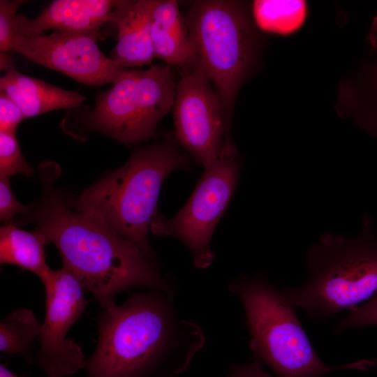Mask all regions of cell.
<instances>
[{
	"label": "cell",
	"instance_id": "obj_11",
	"mask_svg": "<svg viewBox=\"0 0 377 377\" xmlns=\"http://www.w3.org/2000/svg\"><path fill=\"white\" fill-rule=\"evenodd\" d=\"M97 37L96 31L16 35L13 52L80 83L98 87L112 84L126 68L102 52Z\"/></svg>",
	"mask_w": 377,
	"mask_h": 377
},
{
	"label": "cell",
	"instance_id": "obj_15",
	"mask_svg": "<svg viewBox=\"0 0 377 377\" xmlns=\"http://www.w3.org/2000/svg\"><path fill=\"white\" fill-rule=\"evenodd\" d=\"M155 0L133 1L117 22V42L109 58L123 68L150 65L156 58L151 34Z\"/></svg>",
	"mask_w": 377,
	"mask_h": 377
},
{
	"label": "cell",
	"instance_id": "obj_6",
	"mask_svg": "<svg viewBox=\"0 0 377 377\" xmlns=\"http://www.w3.org/2000/svg\"><path fill=\"white\" fill-rule=\"evenodd\" d=\"M194 66L219 93L228 126L237 92L255 54V34L243 5L235 1H195L184 15Z\"/></svg>",
	"mask_w": 377,
	"mask_h": 377
},
{
	"label": "cell",
	"instance_id": "obj_12",
	"mask_svg": "<svg viewBox=\"0 0 377 377\" xmlns=\"http://www.w3.org/2000/svg\"><path fill=\"white\" fill-rule=\"evenodd\" d=\"M132 2L131 0H55L32 20L22 14L17 15L15 36L38 35L47 30L98 31L106 22L117 24Z\"/></svg>",
	"mask_w": 377,
	"mask_h": 377
},
{
	"label": "cell",
	"instance_id": "obj_1",
	"mask_svg": "<svg viewBox=\"0 0 377 377\" xmlns=\"http://www.w3.org/2000/svg\"><path fill=\"white\" fill-rule=\"evenodd\" d=\"M172 293L150 289L102 308L87 377H148L159 371L175 377L185 371L205 337L198 324L179 318Z\"/></svg>",
	"mask_w": 377,
	"mask_h": 377
},
{
	"label": "cell",
	"instance_id": "obj_5",
	"mask_svg": "<svg viewBox=\"0 0 377 377\" xmlns=\"http://www.w3.org/2000/svg\"><path fill=\"white\" fill-rule=\"evenodd\" d=\"M246 315L250 348L278 377H323L332 371L363 369L370 362L341 366L323 362L313 348L293 307L260 277L241 276L230 283Z\"/></svg>",
	"mask_w": 377,
	"mask_h": 377
},
{
	"label": "cell",
	"instance_id": "obj_27",
	"mask_svg": "<svg viewBox=\"0 0 377 377\" xmlns=\"http://www.w3.org/2000/svg\"><path fill=\"white\" fill-rule=\"evenodd\" d=\"M376 360H377V358H376Z\"/></svg>",
	"mask_w": 377,
	"mask_h": 377
},
{
	"label": "cell",
	"instance_id": "obj_19",
	"mask_svg": "<svg viewBox=\"0 0 377 377\" xmlns=\"http://www.w3.org/2000/svg\"><path fill=\"white\" fill-rule=\"evenodd\" d=\"M34 170L24 158L15 133L0 131V175L31 177Z\"/></svg>",
	"mask_w": 377,
	"mask_h": 377
},
{
	"label": "cell",
	"instance_id": "obj_21",
	"mask_svg": "<svg viewBox=\"0 0 377 377\" xmlns=\"http://www.w3.org/2000/svg\"><path fill=\"white\" fill-rule=\"evenodd\" d=\"M31 208L20 203L12 191L8 177L0 175V219L5 224L12 223L17 214H27Z\"/></svg>",
	"mask_w": 377,
	"mask_h": 377
},
{
	"label": "cell",
	"instance_id": "obj_13",
	"mask_svg": "<svg viewBox=\"0 0 377 377\" xmlns=\"http://www.w3.org/2000/svg\"><path fill=\"white\" fill-rule=\"evenodd\" d=\"M0 77V91L21 108L26 118L47 112L79 106L85 97L19 72L13 65Z\"/></svg>",
	"mask_w": 377,
	"mask_h": 377
},
{
	"label": "cell",
	"instance_id": "obj_18",
	"mask_svg": "<svg viewBox=\"0 0 377 377\" xmlns=\"http://www.w3.org/2000/svg\"><path fill=\"white\" fill-rule=\"evenodd\" d=\"M256 24L263 31L288 34L303 24L306 15L304 1L257 0L253 4Z\"/></svg>",
	"mask_w": 377,
	"mask_h": 377
},
{
	"label": "cell",
	"instance_id": "obj_23",
	"mask_svg": "<svg viewBox=\"0 0 377 377\" xmlns=\"http://www.w3.org/2000/svg\"><path fill=\"white\" fill-rule=\"evenodd\" d=\"M25 118L20 106L0 91V131L15 133L17 126Z\"/></svg>",
	"mask_w": 377,
	"mask_h": 377
},
{
	"label": "cell",
	"instance_id": "obj_20",
	"mask_svg": "<svg viewBox=\"0 0 377 377\" xmlns=\"http://www.w3.org/2000/svg\"><path fill=\"white\" fill-rule=\"evenodd\" d=\"M21 0L0 1V50L2 53L13 52V44L15 36L16 11Z\"/></svg>",
	"mask_w": 377,
	"mask_h": 377
},
{
	"label": "cell",
	"instance_id": "obj_8",
	"mask_svg": "<svg viewBox=\"0 0 377 377\" xmlns=\"http://www.w3.org/2000/svg\"><path fill=\"white\" fill-rule=\"evenodd\" d=\"M239 163L234 145H225L217 161L205 169L194 192L173 217L156 216L151 230L157 235L179 239L198 268L208 267L214 258L209 242L235 189Z\"/></svg>",
	"mask_w": 377,
	"mask_h": 377
},
{
	"label": "cell",
	"instance_id": "obj_26",
	"mask_svg": "<svg viewBox=\"0 0 377 377\" xmlns=\"http://www.w3.org/2000/svg\"><path fill=\"white\" fill-rule=\"evenodd\" d=\"M0 377H19L11 371L8 369L5 366L0 365Z\"/></svg>",
	"mask_w": 377,
	"mask_h": 377
},
{
	"label": "cell",
	"instance_id": "obj_7",
	"mask_svg": "<svg viewBox=\"0 0 377 377\" xmlns=\"http://www.w3.org/2000/svg\"><path fill=\"white\" fill-rule=\"evenodd\" d=\"M177 82L171 66L126 68L96 96L87 126L126 145L151 138L173 107Z\"/></svg>",
	"mask_w": 377,
	"mask_h": 377
},
{
	"label": "cell",
	"instance_id": "obj_25",
	"mask_svg": "<svg viewBox=\"0 0 377 377\" xmlns=\"http://www.w3.org/2000/svg\"><path fill=\"white\" fill-rule=\"evenodd\" d=\"M0 58V66L1 71H6L8 67L13 65L11 63V58L8 53L1 52Z\"/></svg>",
	"mask_w": 377,
	"mask_h": 377
},
{
	"label": "cell",
	"instance_id": "obj_4",
	"mask_svg": "<svg viewBox=\"0 0 377 377\" xmlns=\"http://www.w3.org/2000/svg\"><path fill=\"white\" fill-rule=\"evenodd\" d=\"M306 281L280 291L293 307L325 320L377 294V234L369 215L359 232L346 237L325 232L306 253Z\"/></svg>",
	"mask_w": 377,
	"mask_h": 377
},
{
	"label": "cell",
	"instance_id": "obj_14",
	"mask_svg": "<svg viewBox=\"0 0 377 377\" xmlns=\"http://www.w3.org/2000/svg\"><path fill=\"white\" fill-rule=\"evenodd\" d=\"M151 34L156 58L170 66H194L191 39L177 1L155 0L151 15Z\"/></svg>",
	"mask_w": 377,
	"mask_h": 377
},
{
	"label": "cell",
	"instance_id": "obj_17",
	"mask_svg": "<svg viewBox=\"0 0 377 377\" xmlns=\"http://www.w3.org/2000/svg\"><path fill=\"white\" fill-rule=\"evenodd\" d=\"M41 327L42 323L31 309L13 310L0 322V351L20 355L27 362H32L31 348Z\"/></svg>",
	"mask_w": 377,
	"mask_h": 377
},
{
	"label": "cell",
	"instance_id": "obj_16",
	"mask_svg": "<svg viewBox=\"0 0 377 377\" xmlns=\"http://www.w3.org/2000/svg\"><path fill=\"white\" fill-rule=\"evenodd\" d=\"M50 243L39 228L34 232L13 223L0 229V263L20 267L40 278L49 268L45 261V245Z\"/></svg>",
	"mask_w": 377,
	"mask_h": 377
},
{
	"label": "cell",
	"instance_id": "obj_2",
	"mask_svg": "<svg viewBox=\"0 0 377 377\" xmlns=\"http://www.w3.org/2000/svg\"><path fill=\"white\" fill-rule=\"evenodd\" d=\"M57 247L63 263L101 308L115 304L120 292L143 287L173 293L145 253L94 219L68 209L58 195L44 193L32 215Z\"/></svg>",
	"mask_w": 377,
	"mask_h": 377
},
{
	"label": "cell",
	"instance_id": "obj_3",
	"mask_svg": "<svg viewBox=\"0 0 377 377\" xmlns=\"http://www.w3.org/2000/svg\"><path fill=\"white\" fill-rule=\"evenodd\" d=\"M172 140L134 151L126 163L84 190L71 205L136 245L152 262L151 223L165 178L189 165Z\"/></svg>",
	"mask_w": 377,
	"mask_h": 377
},
{
	"label": "cell",
	"instance_id": "obj_22",
	"mask_svg": "<svg viewBox=\"0 0 377 377\" xmlns=\"http://www.w3.org/2000/svg\"><path fill=\"white\" fill-rule=\"evenodd\" d=\"M350 310V312L338 323L337 330L339 332L353 327L377 325V294L365 304Z\"/></svg>",
	"mask_w": 377,
	"mask_h": 377
},
{
	"label": "cell",
	"instance_id": "obj_24",
	"mask_svg": "<svg viewBox=\"0 0 377 377\" xmlns=\"http://www.w3.org/2000/svg\"><path fill=\"white\" fill-rule=\"evenodd\" d=\"M228 377H275L266 372L263 364L258 360L244 365L233 367Z\"/></svg>",
	"mask_w": 377,
	"mask_h": 377
},
{
	"label": "cell",
	"instance_id": "obj_10",
	"mask_svg": "<svg viewBox=\"0 0 377 377\" xmlns=\"http://www.w3.org/2000/svg\"><path fill=\"white\" fill-rule=\"evenodd\" d=\"M172 109L177 139L205 169L211 167L232 140L221 97L198 66L177 82Z\"/></svg>",
	"mask_w": 377,
	"mask_h": 377
},
{
	"label": "cell",
	"instance_id": "obj_9",
	"mask_svg": "<svg viewBox=\"0 0 377 377\" xmlns=\"http://www.w3.org/2000/svg\"><path fill=\"white\" fill-rule=\"evenodd\" d=\"M39 279L45 288V315L36 363L47 377L69 376L86 367L81 346L66 338L87 306L84 290L64 267H50Z\"/></svg>",
	"mask_w": 377,
	"mask_h": 377
}]
</instances>
